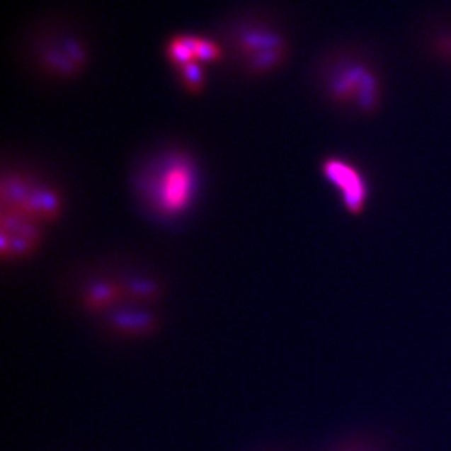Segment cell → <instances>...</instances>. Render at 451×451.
I'll return each mask as SVG.
<instances>
[{"mask_svg":"<svg viewBox=\"0 0 451 451\" xmlns=\"http://www.w3.org/2000/svg\"><path fill=\"white\" fill-rule=\"evenodd\" d=\"M0 201L2 211L21 214L39 224L57 221L64 211L62 196L54 185L21 171L4 173Z\"/></svg>","mask_w":451,"mask_h":451,"instance_id":"obj_2","label":"cell"},{"mask_svg":"<svg viewBox=\"0 0 451 451\" xmlns=\"http://www.w3.org/2000/svg\"><path fill=\"white\" fill-rule=\"evenodd\" d=\"M176 77L181 84V87L189 94L198 96L201 94L206 87V69L201 62H188L184 66L176 67Z\"/></svg>","mask_w":451,"mask_h":451,"instance_id":"obj_8","label":"cell"},{"mask_svg":"<svg viewBox=\"0 0 451 451\" xmlns=\"http://www.w3.org/2000/svg\"><path fill=\"white\" fill-rule=\"evenodd\" d=\"M355 451H362V450H355Z\"/></svg>","mask_w":451,"mask_h":451,"instance_id":"obj_11","label":"cell"},{"mask_svg":"<svg viewBox=\"0 0 451 451\" xmlns=\"http://www.w3.org/2000/svg\"><path fill=\"white\" fill-rule=\"evenodd\" d=\"M113 324L119 331L129 334H141L149 331V328L154 324V321L149 314H119L115 316Z\"/></svg>","mask_w":451,"mask_h":451,"instance_id":"obj_10","label":"cell"},{"mask_svg":"<svg viewBox=\"0 0 451 451\" xmlns=\"http://www.w3.org/2000/svg\"><path fill=\"white\" fill-rule=\"evenodd\" d=\"M321 173L328 183H331L339 190L346 211L351 214L362 212L368 199V185L358 167L333 156L321 162Z\"/></svg>","mask_w":451,"mask_h":451,"instance_id":"obj_6","label":"cell"},{"mask_svg":"<svg viewBox=\"0 0 451 451\" xmlns=\"http://www.w3.org/2000/svg\"><path fill=\"white\" fill-rule=\"evenodd\" d=\"M42 224L16 212L2 211L0 217V246L4 259H24L42 243Z\"/></svg>","mask_w":451,"mask_h":451,"instance_id":"obj_7","label":"cell"},{"mask_svg":"<svg viewBox=\"0 0 451 451\" xmlns=\"http://www.w3.org/2000/svg\"><path fill=\"white\" fill-rule=\"evenodd\" d=\"M234 49L243 69L251 76H266L276 71L290 57L286 37L266 25H244L236 32Z\"/></svg>","mask_w":451,"mask_h":451,"instance_id":"obj_3","label":"cell"},{"mask_svg":"<svg viewBox=\"0 0 451 451\" xmlns=\"http://www.w3.org/2000/svg\"><path fill=\"white\" fill-rule=\"evenodd\" d=\"M87 54L82 40L72 35H60L49 40L39 54L40 69L50 76L69 79L77 76L86 67Z\"/></svg>","mask_w":451,"mask_h":451,"instance_id":"obj_5","label":"cell"},{"mask_svg":"<svg viewBox=\"0 0 451 451\" xmlns=\"http://www.w3.org/2000/svg\"><path fill=\"white\" fill-rule=\"evenodd\" d=\"M324 87L334 102L353 104L362 110H373L379 99L376 76L362 64L343 62L331 67L324 79Z\"/></svg>","mask_w":451,"mask_h":451,"instance_id":"obj_4","label":"cell"},{"mask_svg":"<svg viewBox=\"0 0 451 451\" xmlns=\"http://www.w3.org/2000/svg\"><path fill=\"white\" fill-rule=\"evenodd\" d=\"M199 173L185 152H166L152 161L137 183L139 196L152 212L174 217L190 206L198 193Z\"/></svg>","mask_w":451,"mask_h":451,"instance_id":"obj_1","label":"cell"},{"mask_svg":"<svg viewBox=\"0 0 451 451\" xmlns=\"http://www.w3.org/2000/svg\"><path fill=\"white\" fill-rule=\"evenodd\" d=\"M190 44H193V52L198 62L217 64L224 59V49L221 47L219 42H216L214 39L190 34Z\"/></svg>","mask_w":451,"mask_h":451,"instance_id":"obj_9","label":"cell"}]
</instances>
